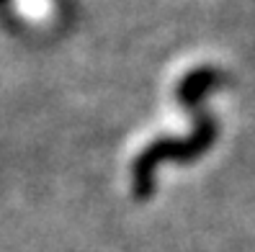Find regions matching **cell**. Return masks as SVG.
I'll use <instances>...</instances> for the list:
<instances>
[{"label": "cell", "instance_id": "6da1fadb", "mask_svg": "<svg viewBox=\"0 0 255 252\" xmlns=\"http://www.w3.org/2000/svg\"><path fill=\"white\" fill-rule=\"evenodd\" d=\"M16 10L26 21L41 23L52 16V0H16Z\"/></svg>", "mask_w": 255, "mask_h": 252}]
</instances>
